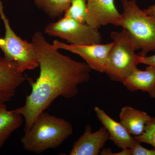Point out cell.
Masks as SVG:
<instances>
[{
    "label": "cell",
    "mask_w": 155,
    "mask_h": 155,
    "mask_svg": "<svg viewBox=\"0 0 155 155\" xmlns=\"http://www.w3.org/2000/svg\"><path fill=\"white\" fill-rule=\"evenodd\" d=\"M31 43L38 59L40 74L35 81L29 78L31 87L24 105L14 110L24 118V133L32 126L38 115L59 97H74L78 86L87 82L91 69L85 62L75 61L59 52L41 32L34 34Z\"/></svg>",
    "instance_id": "1"
},
{
    "label": "cell",
    "mask_w": 155,
    "mask_h": 155,
    "mask_svg": "<svg viewBox=\"0 0 155 155\" xmlns=\"http://www.w3.org/2000/svg\"><path fill=\"white\" fill-rule=\"evenodd\" d=\"M70 122L45 111L36 117L32 126L20 139L23 149L40 154L60 146L73 133Z\"/></svg>",
    "instance_id": "2"
},
{
    "label": "cell",
    "mask_w": 155,
    "mask_h": 155,
    "mask_svg": "<svg viewBox=\"0 0 155 155\" xmlns=\"http://www.w3.org/2000/svg\"><path fill=\"white\" fill-rule=\"evenodd\" d=\"M123 6L121 17L115 25L128 31L139 55L146 56L155 51V19L140 10L136 0H120Z\"/></svg>",
    "instance_id": "3"
},
{
    "label": "cell",
    "mask_w": 155,
    "mask_h": 155,
    "mask_svg": "<svg viewBox=\"0 0 155 155\" xmlns=\"http://www.w3.org/2000/svg\"><path fill=\"white\" fill-rule=\"evenodd\" d=\"M110 36L113 45L104 72L111 80L122 82L140 64V56L136 54L131 37L125 28L112 31Z\"/></svg>",
    "instance_id": "4"
},
{
    "label": "cell",
    "mask_w": 155,
    "mask_h": 155,
    "mask_svg": "<svg viewBox=\"0 0 155 155\" xmlns=\"http://www.w3.org/2000/svg\"><path fill=\"white\" fill-rule=\"evenodd\" d=\"M0 16L5 25V35L0 38V48L4 58L14 64L18 71L23 73L39 67L38 59L32 43L22 39L11 28L4 11Z\"/></svg>",
    "instance_id": "5"
},
{
    "label": "cell",
    "mask_w": 155,
    "mask_h": 155,
    "mask_svg": "<svg viewBox=\"0 0 155 155\" xmlns=\"http://www.w3.org/2000/svg\"><path fill=\"white\" fill-rule=\"evenodd\" d=\"M46 34L59 38L69 44L82 45L101 44L102 35L98 29L87 23L64 17L45 27Z\"/></svg>",
    "instance_id": "6"
},
{
    "label": "cell",
    "mask_w": 155,
    "mask_h": 155,
    "mask_svg": "<svg viewBox=\"0 0 155 155\" xmlns=\"http://www.w3.org/2000/svg\"><path fill=\"white\" fill-rule=\"evenodd\" d=\"M53 45L58 50H66L78 55L84 60L91 69L102 73L105 69L113 42L107 44L101 43L76 45L68 44L55 40L53 41Z\"/></svg>",
    "instance_id": "7"
},
{
    "label": "cell",
    "mask_w": 155,
    "mask_h": 155,
    "mask_svg": "<svg viewBox=\"0 0 155 155\" xmlns=\"http://www.w3.org/2000/svg\"><path fill=\"white\" fill-rule=\"evenodd\" d=\"M86 23L97 29L105 25H115L121 17L114 0H86Z\"/></svg>",
    "instance_id": "8"
},
{
    "label": "cell",
    "mask_w": 155,
    "mask_h": 155,
    "mask_svg": "<svg viewBox=\"0 0 155 155\" xmlns=\"http://www.w3.org/2000/svg\"><path fill=\"white\" fill-rule=\"evenodd\" d=\"M26 80L28 78L19 72L14 64L0 56V104L10 101Z\"/></svg>",
    "instance_id": "9"
},
{
    "label": "cell",
    "mask_w": 155,
    "mask_h": 155,
    "mask_svg": "<svg viewBox=\"0 0 155 155\" xmlns=\"http://www.w3.org/2000/svg\"><path fill=\"white\" fill-rule=\"evenodd\" d=\"M109 139L107 130L103 126L94 132L87 125L83 134L74 143L70 155H97Z\"/></svg>",
    "instance_id": "10"
},
{
    "label": "cell",
    "mask_w": 155,
    "mask_h": 155,
    "mask_svg": "<svg viewBox=\"0 0 155 155\" xmlns=\"http://www.w3.org/2000/svg\"><path fill=\"white\" fill-rule=\"evenodd\" d=\"M94 110L98 119L107 130L109 139L119 148L124 149L133 146L136 141L126 128L120 122H117L110 117L105 111L96 106Z\"/></svg>",
    "instance_id": "11"
},
{
    "label": "cell",
    "mask_w": 155,
    "mask_h": 155,
    "mask_svg": "<svg viewBox=\"0 0 155 155\" xmlns=\"http://www.w3.org/2000/svg\"><path fill=\"white\" fill-rule=\"evenodd\" d=\"M122 83L130 92L141 90L155 98V67L148 66L145 71L136 68Z\"/></svg>",
    "instance_id": "12"
},
{
    "label": "cell",
    "mask_w": 155,
    "mask_h": 155,
    "mask_svg": "<svg viewBox=\"0 0 155 155\" xmlns=\"http://www.w3.org/2000/svg\"><path fill=\"white\" fill-rule=\"evenodd\" d=\"M119 118L120 123L131 135L134 136L143 133L146 125L152 119L146 112L129 106L122 108Z\"/></svg>",
    "instance_id": "13"
},
{
    "label": "cell",
    "mask_w": 155,
    "mask_h": 155,
    "mask_svg": "<svg viewBox=\"0 0 155 155\" xmlns=\"http://www.w3.org/2000/svg\"><path fill=\"white\" fill-rule=\"evenodd\" d=\"M22 123V116L13 110H8L5 104H0V150L11 134Z\"/></svg>",
    "instance_id": "14"
},
{
    "label": "cell",
    "mask_w": 155,
    "mask_h": 155,
    "mask_svg": "<svg viewBox=\"0 0 155 155\" xmlns=\"http://www.w3.org/2000/svg\"><path fill=\"white\" fill-rule=\"evenodd\" d=\"M73 0H34L38 8L50 18L54 19L65 13Z\"/></svg>",
    "instance_id": "15"
},
{
    "label": "cell",
    "mask_w": 155,
    "mask_h": 155,
    "mask_svg": "<svg viewBox=\"0 0 155 155\" xmlns=\"http://www.w3.org/2000/svg\"><path fill=\"white\" fill-rule=\"evenodd\" d=\"M64 17L81 23H86V0H73L70 6L65 11Z\"/></svg>",
    "instance_id": "16"
},
{
    "label": "cell",
    "mask_w": 155,
    "mask_h": 155,
    "mask_svg": "<svg viewBox=\"0 0 155 155\" xmlns=\"http://www.w3.org/2000/svg\"><path fill=\"white\" fill-rule=\"evenodd\" d=\"M101 155H155V149H147L140 144V142L136 139L133 146L131 147L122 149L121 152L113 153L110 150H103Z\"/></svg>",
    "instance_id": "17"
},
{
    "label": "cell",
    "mask_w": 155,
    "mask_h": 155,
    "mask_svg": "<svg viewBox=\"0 0 155 155\" xmlns=\"http://www.w3.org/2000/svg\"><path fill=\"white\" fill-rule=\"evenodd\" d=\"M134 137L140 142L148 143L155 148V118H152L147 123L143 133Z\"/></svg>",
    "instance_id": "18"
},
{
    "label": "cell",
    "mask_w": 155,
    "mask_h": 155,
    "mask_svg": "<svg viewBox=\"0 0 155 155\" xmlns=\"http://www.w3.org/2000/svg\"><path fill=\"white\" fill-rule=\"evenodd\" d=\"M140 64L155 67V54L150 56H140Z\"/></svg>",
    "instance_id": "19"
},
{
    "label": "cell",
    "mask_w": 155,
    "mask_h": 155,
    "mask_svg": "<svg viewBox=\"0 0 155 155\" xmlns=\"http://www.w3.org/2000/svg\"><path fill=\"white\" fill-rule=\"evenodd\" d=\"M143 11L147 15L152 17L155 19V4L150 6L147 8L143 9Z\"/></svg>",
    "instance_id": "20"
},
{
    "label": "cell",
    "mask_w": 155,
    "mask_h": 155,
    "mask_svg": "<svg viewBox=\"0 0 155 155\" xmlns=\"http://www.w3.org/2000/svg\"><path fill=\"white\" fill-rule=\"evenodd\" d=\"M2 11H4L2 2V0H0V12Z\"/></svg>",
    "instance_id": "21"
}]
</instances>
